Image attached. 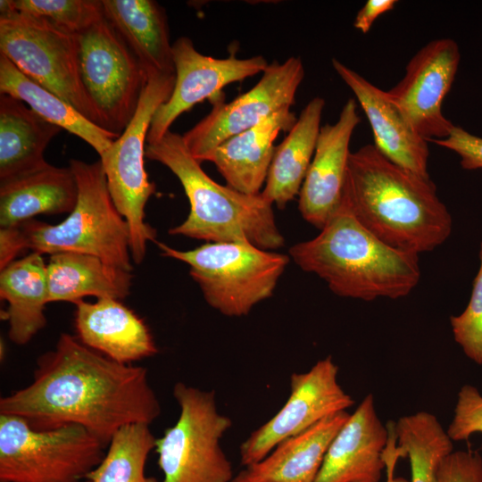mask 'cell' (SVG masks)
Returning a JSON list of instances; mask_svg holds the SVG:
<instances>
[{
    "label": "cell",
    "instance_id": "277c9868",
    "mask_svg": "<svg viewBox=\"0 0 482 482\" xmlns=\"http://www.w3.org/2000/svg\"><path fill=\"white\" fill-rule=\"evenodd\" d=\"M77 182L76 205L65 220L35 219L0 229V270L25 250L41 254L72 252L95 255L132 271L129 229L109 193L101 161L69 162Z\"/></svg>",
    "mask_w": 482,
    "mask_h": 482
},
{
    "label": "cell",
    "instance_id": "9c48e42d",
    "mask_svg": "<svg viewBox=\"0 0 482 482\" xmlns=\"http://www.w3.org/2000/svg\"><path fill=\"white\" fill-rule=\"evenodd\" d=\"M172 393L179 415L155 445L162 482H231L232 464L220 440L232 420L218 411L214 391L178 382Z\"/></svg>",
    "mask_w": 482,
    "mask_h": 482
},
{
    "label": "cell",
    "instance_id": "4316f807",
    "mask_svg": "<svg viewBox=\"0 0 482 482\" xmlns=\"http://www.w3.org/2000/svg\"><path fill=\"white\" fill-rule=\"evenodd\" d=\"M324 106L323 98H312L287 137L276 146L261 192L271 204L283 208L299 194L314 155Z\"/></svg>",
    "mask_w": 482,
    "mask_h": 482
},
{
    "label": "cell",
    "instance_id": "7a4b0ae2",
    "mask_svg": "<svg viewBox=\"0 0 482 482\" xmlns=\"http://www.w3.org/2000/svg\"><path fill=\"white\" fill-rule=\"evenodd\" d=\"M341 202L371 234L403 252L432 251L452 232L430 178L398 166L374 145L350 153Z\"/></svg>",
    "mask_w": 482,
    "mask_h": 482
},
{
    "label": "cell",
    "instance_id": "836d02e7",
    "mask_svg": "<svg viewBox=\"0 0 482 482\" xmlns=\"http://www.w3.org/2000/svg\"><path fill=\"white\" fill-rule=\"evenodd\" d=\"M439 482H482V457L474 451L450 453L438 471Z\"/></svg>",
    "mask_w": 482,
    "mask_h": 482
},
{
    "label": "cell",
    "instance_id": "1f68e13d",
    "mask_svg": "<svg viewBox=\"0 0 482 482\" xmlns=\"http://www.w3.org/2000/svg\"><path fill=\"white\" fill-rule=\"evenodd\" d=\"M479 268L474 278L470 301L464 311L451 316L454 341L465 355L482 365V242L479 248Z\"/></svg>",
    "mask_w": 482,
    "mask_h": 482
},
{
    "label": "cell",
    "instance_id": "30bf717a",
    "mask_svg": "<svg viewBox=\"0 0 482 482\" xmlns=\"http://www.w3.org/2000/svg\"><path fill=\"white\" fill-rule=\"evenodd\" d=\"M77 44L86 95L103 128L120 136L136 112L147 71L104 15L77 34Z\"/></svg>",
    "mask_w": 482,
    "mask_h": 482
},
{
    "label": "cell",
    "instance_id": "8992f818",
    "mask_svg": "<svg viewBox=\"0 0 482 482\" xmlns=\"http://www.w3.org/2000/svg\"><path fill=\"white\" fill-rule=\"evenodd\" d=\"M157 245L163 256L188 264L207 303L229 317L247 315L270 297L289 262L247 242H207L187 251Z\"/></svg>",
    "mask_w": 482,
    "mask_h": 482
},
{
    "label": "cell",
    "instance_id": "cb8c5ba5",
    "mask_svg": "<svg viewBox=\"0 0 482 482\" xmlns=\"http://www.w3.org/2000/svg\"><path fill=\"white\" fill-rule=\"evenodd\" d=\"M61 130L22 101L1 94L0 183L48 166L44 152Z\"/></svg>",
    "mask_w": 482,
    "mask_h": 482
},
{
    "label": "cell",
    "instance_id": "484cf974",
    "mask_svg": "<svg viewBox=\"0 0 482 482\" xmlns=\"http://www.w3.org/2000/svg\"><path fill=\"white\" fill-rule=\"evenodd\" d=\"M0 296L8 303V337L16 345L29 343L46 325V263L41 253L16 259L1 270Z\"/></svg>",
    "mask_w": 482,
    "mask_h": 482
},
{
    "label": "cell",
    "instance_id": "8fae6325",
    "mask_svg": "<svg viewBox=\"0 0 482 482\" xmlns=\"http://www.w3.org/2000/svg\"><path fill=\"white\" fill-rule=\"evenodd\" d=\"M0 54L28 78L103 128L80 80L77 34L15 12L0 17Z\"/></svg>",
    "mask_w": 482,
    "mask_h": 482
},
{
    "label": "cell",
    "instance_id": "ffe728a7",
    "mask_svg": "<svg viewBox=\"0 0 482 482\" xmlns=\"http://www.w3.org/2000/svg\"><path fill=\"white\" fill-rule=\"evenodd\" d=\"M296 120L291 108H284L220 144L207 162L215 164L229 187L246 195H259L274 155V141L281 131L288 132Z\"/></svg>",
    "mask_w": 482,
    "mask_h": 482
},
{
    "label": "cell",
    "instance_id": "4dcf8cb0",
    "mask_svg": "<svg viewBox=\"0 0 482 482\" xmlns=\"http://www.w3.org/2000/svg\"><path fill=\"white\" fill-rule=\"evenodd\" d=\"M16 12L41 18L74 34L104 15L102 0H13Z\"/></svg>",
    "mask_w": 482,
    "mask_h": 482
},
{
    "label": "cell",
    "instance_id": "e0dca14e",
    "mask_svg": "<svg viewBox=\"0 0 482 482\" xmlns=\"http://www.w3.org/2000/svg\"><path fill=\"white\" fill-rule=\"evenodd\" d=\"M389 436L367 395L332 440L315 482H379Z\"/></svg>",
    "mask_w": 482,
    "mask_h": 482
},
{
    "label": "cell",
    "instance_id": "f1b7e54d",
    "mask_svg": "<svg viewBox=\"0 0 482 482\" xmlns=\"http://www.w3.org/2000/svg\"><path fill=\"white\" fill-rule=\"evenodd\" d=\"M394 429L399 456L409 459L410 482H439V468L453 452V441L437 418L418 411L401 417Z\"/></svg>",
    "mask_w": 482,
    "mask_h": 482
},
{
    "label": "cell",
    "instance_id": "f546056e",
    "mask_svg": "<svg viewBox=\"0 0 482 482\" xmlns=\"http://www.w3.org/2000/svg\"><path fill=\"white\" fill-rule=\"evenodd\" d=\"M149 426L134 423L117 430L102 461L87 479L90 482H158L145 475L146 461L155 449L157 439Z\"/></svg>",
    "mask_w": 482,
    "mask_h": 482
},
{
    "label": "cell",
    "instance_id": "74e56055",
    "mask_svg": "<svg viewBox=\"0 0 482 482\" xmlns=\"http://www.w3.org/2000/svg\"><path fill=\"white\" fill-rule=\"evenodd\" d=\"M231 482H253L245 478L240 472L235 476Z\"/></svg>",
    "mask_w": 482,
    "mask_h": 482
},
{
    "label": "cell",
    "instance_id": "603a6c76",
    "mask_svg": "<svg viewBox=\"0 0 482 482\" xmlns=\"http://www.w3.org/2000/svg\"><path fill=\"white\" fill-rule=\"evenodd\" d=\"M78 187L70 166H48L0 183V228H10L39 214L70 213Z\"/></svg>",
    "mask_w": 482,
    "mask_h": 482
},
{
    "label": "cell",
    "instance_id": "7c38bea8",
    "mask_svg": "<svg viewBox=\"0 0 482 482\" xmlns=\"http://www.w3.org/2000/svg\"><path fill=\"white\" fill-rule=\"evenodd\" d=\"M262 74L254 87L233 101L214 103L211 112L182 135L187 149L200 163L207 162L213 150L228 138L295 104L304 78L300 57H289L282 63L273 61Z\"/></svg>",
    "mask_w": 482,
    "mask_h": 482
},
{
    "label": "cell",
    "instance_id": "d6986e66",
    "mask_svg": "<svg viewBox=\"0 0 482 482\" xmlns=\"http://www.w3.org/2000/svg\"><path fill=\"white\" fill-rule=\"evenodd\" d=\"M75 306L77 338L87 347L127 364L157 353L158 348L145 321L120 300H81Z\"/></svg>",
    "mask_w": 482,
    "mask_h": 482
},
{
    "label": "cell",
    "instance_id": "ba28073f",
    "mask_svg": "<svg viewBox=\"0 0 482 482\" xmlns=\"http://www.w3.org/2000/svg\"><path fill=\"white\" fill-rule=\"evenodd\" d=\"M175 75L149 73L136 112L110 147L100 155L109 193L129 229L132 262H143L155 230L145 221V209L155 185L145 170L148 130L157 109L170 97Z\"/></svg>",
    "mask_w": 482,
    "mask_h": 482
},
{
    "label": "cell",
    "instance_id": "5bb4252c",
    "mask_svg": "<svg viewBox=\"0 0 482 482\" xmlns=\"http://www.w3.org/2000/svg\"><path fill=\"white\" fill-rule=\"evenodd\" d=\"M458 44L434 39L408 62L403 79L386 91L414 129L427 141L447 137L455 125L442 111L460 63Z\"/></svg>",
    "mask_w": 482,
    "mask_h": 482
},
{
    "label": "cell",
    "instance_id": "6da1fadb",
    "mask_svg": "<svg viewBox=\"0 0 482 482\" xmlns=\"http://www.w3.org/2000/svg\"><path fill=\"white\" fill-rule=\"evenodd\" d=\"M161 411L147 369L113 361L68 333L38 356L28 386L0 399V414L37 429L79 425L107 445L120 428L150 425Z\"/></svg>",
    "mask_w": 482,
    "mask_h": 482
},
{
    "label": "cell",
    "instance_id": "e575fe53",
    "mask_svg": "<svg viewBox=\"0 0 482 482\" xmlns=\"http://www.w3.org/2000/svg\"><path fill=\"white\" fill-rule=\"evenodd\" d=\"M432 142L456 153L460 156L463 169L470 170L482 169V137L455 125L447 137L435 139Z\"/></svg>",
    "mask_w": 482,
    "mask_h": 482
},
{
    "label": "cell",
    "instance_id": "52a82bcc",
    "mask_svg": "<svg viewBox=\"0 0 482 482\" xmlns=\"http://www.w3.org/2000/svg\"><path fill=\"white\" fill-rule=\"evenodd\" d=\"M107 447L79 425L37 429L19 416L0 414V482H82Z\"/></svg>",
    "mask_w": 482,
    "mask_h": 482
},
{
    "label": "cell",
    "instance_id": "44dd1931",
    "mask_svg": "<svg viewBox=\"0 0 482 482\" xmlns=\"http://www.w3.org/2000/svg\"><path fill=\"white\" fill-rule=\"evenodd\" d=\"M350 413L332 414L279 443L240 473L253 482H315L327 451Z\"/></svg>",
    "mask_w": 482,
    "mask_h": 482
},
{
    "label": "cell",
    "instance_id": "d6a6232c",
    "mask_svg": "<svg viewBox=\"0 0 482 482\" xmlns=\"http://www.w3.org/2000/svg\"><path fill=\"white\" fill-rule=\"evenodd\" d=\"M453 441H466L482 433V395L471 385L460 389L453 420L446 429Z\"/></svg>",
    "mask_w": 482,
    "mask_h": 482
},
{
    "label": "cell",
    "instance_id": "f35d334b",
    "mask_svg": "<svg viewBox=\"0 0 482 482\" xmlns=\"http://www.w3.org/2000/svg\"><path fill=\"white\" fill-rule=\"evenodd\" d=\"M82 482H90V481H89L88 479H86V480H84V481H82Z\"/></svg>",
    "mask_w": 482,
    "mask_h": 482
},
{
    "label": "cell",
    "instance_id": "3957f363",
    "mask_svg": "<svg viewBox=\"0 0 482 482\" xmlns=\"http://www.w3.org/2000/svg\"><path fill=\"white\" fill-rule=\"evenodd\" d=\"M289 254L342 297L397 299L408 295L420 279L419 255L380 241L342 202L320 234L293 245Z\"/></svg>",
    "mask_w": 482,
    "mask_h": 482
},
{
    "label": "cell",
    "instance_id": "d4e9b609",
    "mask_svg": "<svg viewBox=\"0 0 482 482\" xmlns=\"http://www.w3.org/2000/svg\"><path fill=\"white\" fill-rule=\"evenodd\" d=\"M133 275L91 254L63 252L50 255L46 263L48 303L71 302L86 296L125 299Z\"/></svg>",
    "mask_w": 482,
    "mask_h": 482
},
{
    "label": "cell",
    "instance_id": "2e32d148",
    "mask_svg": "<svg viewBox=\"0 0 482 482\" xmlns=\"http://www.w3.org/2000/svg\"><path fill=\"white\" fill-rule=\"evenodd\" d=\"M361 118L350 98L334 124L321 126L316 149L299 192L303 218L321 229L338 209L350 155V141Z\"/></svg>",
    "mask_w": 482,
    "mask_h": 482
},
{
    "label": "cell",
    "instance_id": "ac0fdd59",
    "mask_svg": "<svg viewBox=\"0 0 482 482\" xmlns=\"http://www.w3.org/2000/svg\"><path fill=\"white\" fill-rule=\"evenodd\" d=\"M332 66L354 94L372 129L374 145L388 160L429 178L428 141L411 125L383 91L337 59Z\"/></svg>",
    "mask_w": 482,
    "mask_h": 482
},
{
    "label": "cell",
    "instance_id": "d590c367",
    "mask_svg": "<svg viewBox=\"0 0 482 482\" xmlns=\"http://www.w3.org/2000/svg\"><path fill=\"white\" fill-rule=\"evenodd\" d=\"M396 3L395 0H368L357 12L353 27L367 33L378 17L393 10Z\"/></svg>",
    "mask_w": 482,
    "mask_h": 482
},
{
    "label": "cell",
    "instance_id": "7402d4cb",
    "mask_svg": "<svg viewBox=\"0 0 482 482\" xmlns=\"http://www.w3.org/2000/svg\"><path fill=\"white\" fill-rule=\"evenodd\" d=\"M104 15L148 73L175 75L165 9L154 0H102Z\"/></svg>",
    "mask_w": 482,
    "mask_h": 482
},
{
    "label": "cell",
    "instance_id": "8d00e7d4",
    "mask_svg": "<svg viewBox=\"0 0 482 482\" xmlns=\"http://www.w3.org/2000/svg\"><path fill=\"white\" fill-rule=\"evenodd\" d=\"M399 458V454L396 450V440L395 435L393 431L390 432V437L386 450L385 452V461H386V482H410L402 477L395 476V467Z\"/></svg>",
    "mask_w": 482,
    "mask_h": 482
},
{
    "label": "cell",
    "instance_id": "5b68a950",
    "mask_svg": "<svg viewBox=\"0 0 482 482\" xmlns=\"http://www.w3.org/2000/svg\"><path fill=\"white\" fill-rule=\"evenodd\" d=\"M145 158L166 166L179 179L189 201L187 219L170 229L207 242H247L264 250L284 245L272 204L261 194L246 195L210 178L187 149L182 135L169 130L146 144Z\"/></svg>",
    "mask_w": 482,
    "mask_h": 482
},
{
    "label": "cell",
    "instance_id": "9a60e30c",
    "mask_svg": "<svg viewBox=\"0 0 482 482\" xmlns=\"http://www.w3.org/2000/svg\"><path fill=\"white\" fill-rule=\"evenodd\" d=\"M175 83L166 102L155 112L148 130L147 144L160 140L179 115L205 99H219L221 89L234 82L262 73L269 62L262 55L240 59L214 58L198 52L192 40L179 37L172 44Z\"/></svg>",
    "mask_w": 482,
    "mask_h": 482
},
{
    "label": "cell",
    "instance_id": "4fadbf2b",
    "mask_svg": "<svg viewBox=\"0 0 482 482\" xmlns=\"http://www.w3.org/2000/svg\"><path fill=\"white\" fill-rule=\"evenodd\" d=\"M337 374L338 367L331 356L318 361L305 372L293 373L285 404L241 444V464L257 463L282 441L352 407L354 401L338 383Z\"/></svg>",
    "mask_w": 482,
    "mask_h": 482
},
{
    "label": "cell",
    "instance_id": "83f0119b",
    "mask_svg": "<svg viewBox=\"0 0 482 482\" xmlns=\"http://www.w3.org/2000/svg\"><path fill=\"white\" fill-rule=\"evenodd\" d=\"M0 93L25 103L50 123L87 142L102 155L119 137L87 120L71 104L23 74L0 54Z\"/></svg>",
    "mask_w": 482,
    "mask_h": 482
}]
</instances>
